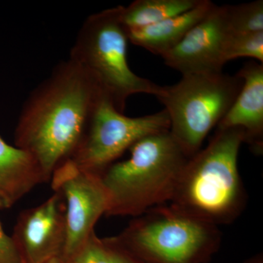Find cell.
I'll use <instances>...</instances> for the list:
<instances>
[{
  "mask_svg": "<svg viewBox=\"0 0 263 263\" xmlns=\"http://www.w3.org/2000/svg\"><path fill=\"white\" fill-rule=\"evenodd\" d=\"M70 263H110V253L105 238H99L95 232Z\"/></svg>",
  "mask_w": 263,
  "mask_h": 263,
  "instance_id": "cell-17",
  "label": "cell"
},
{
  "mask_svg": "<svg viewBox=\"0 0 263 263\" xmlns=\"http://www.w3.org/2000/svg\"><path fill=\"white\" fill-rule=\"evenodd\" d=\"M214 3L201 0L193 9L142 28L127 29L129 42L162 57L183 38L214 8Z\"/></svg>",
  "mask_w": 263,
  "mask_h": 263,
  "instance_id": "cell-13",
  "label": "cell"
},
{
  "mask_svg": "<svg viewBox=\"0 0 263 263\" xmlns=\"http://www.w3.org/2000/svg\"><path fill=\"white\" fill-rule=\"evenodd\" d=\"M12 238L23 263L60 258L66 239L65 204L53 192L46 201L19 214Z\"/></svg>",
  "mask_w": 263,
  "mask_h": 263,
  "instance_id": "cell-10",
  "label": "cell"
},
{
  "mask_svg": "<svg viewBox=\"0 0 263 263\" xmlns=\"http://www.w3.org/2000/svg\"><path fill=\"white\" fill-rule=\"evenodd\" d=\"M224 7L227 19L232 32H262V0H257L238 5H226Z\"/></svg>",
  "mask_w": 263,
  "mask_h": 263,
  "instance_id": "cell-15",
  "label": "cell"
},
{
  "mask_svg": "<svg viewBox=\"0 0 263 263\" xmlns=\"http://www.w3.org/2000/svg\"><path fill=\"white\" fill-rule=\"evenodd\" d=\"M117 238L143 263H208L219 251L221 233L164 204L134 217Z\"/></svg>",
  "mask_w": 263,
  "mask_h": 263,
  "instance_id": "cell-5",
  "label": "cell"
},
{
  "mask_svg": "<svg viewBox=\"0 0 263 263\" xmlns=\"http://www.w3.org/2000/svg\"><path fill=\"white\" fill-rule=\"evenodd\" d=\"M243 263H263L262 254H257L246 260Z\"/></svg>",
  "mask_w": 263,
  "mask_h": 263,
  "instance_id": "cell-20",
  "label": "cell"
},
{
  "mask_svg": "<svg viewBox=\"0 0 263 263\" xmlns=\"http://www.w3.org/2000/svg\"><path fill=\"white\" fill-rule=\"evenodd\" d=\"M129 150V158L114 162L101 175L106 216L137 217L168 204L190 159L169 131L145 137Z\"/></svg>",
  "mask_w": 263,
  "mask_h": 263,
  "instance_id": "cell-3",
  "label": "cell"
},
{
  "mask_svg": "<svg viewBox=\"0 0 263 263\" xmlns=\"http://www.w3.org/2000/svg\"><path fill=\"white\" fill-rule=\"evenodd\" d=\"M230 30L226 7L214 5L182 41L162 55L166 65L183 75L222 72Z\"/></svg>",
  "mask_w": 263,
  "mask_h": 263,
  "instance_id": "cell-9",
  "label": "cell"
},
{
  "mask_svg": "<svg viewBox=\"0 0 263 263\" xmlns=\"http://www.w3.org/2000/svg\"><path fill=\"white\" fill-rule=\"evenodd\" d=\"M201 0H136L127 7L119 6L126 29L147 27L176 16L200 4Z\"/></svg>",
  "mask_w": 263,
  "mask_h": 263,
  "instance_id": "cell-14",
  "label": "cell"
},
{
  "mask_svg": "<svg viewBox=\"0 0 263 263\" xmlns=\"http://www.w3.org/2000/svg\"><path fill=\"white\" fill-rule=\"evenodd\" d=\"M236 75L243 81L231 108L216 129L239 128L245 143L255 155L263 152V65L257 62L246 64Z\"/></svg>",
  "mask_w": 263,
  "mask_h": 263,
  "instance_id": "cell-11",
  "label": "cell"
},
{
  "mask_svg": "<svg viewBox=\"0 0 263 263\" xmlns=\"http://www.w3.org/2000/svg\"><path fill=\"white\" fill-rule=\"evenodd\" d=\"M110 253V263H143L127 250L117 236L105 238Z\"/></svg>",
  "mask_w": 263,
  "mask_h": 263,
  "instance_id": "cell-19",
  "label": "cell"
},
{
  "mask_svg": "<svg viewBox=\"0 0 263 263\" xmlns=\"http://www.w3.org/2000/svg\"><path fill=\"white\" fill-rule=\"evenodd\" d=\"M46 263H59V258L52 259Z\"/></svg>",
  "mask_w": 263,
  "mask_h": 263,
  "instance_id": "cell-21",
  "label": "cell"
},
{
  "mask_svg": "<svg viewBox=\"0 0 263 263\" xmlns=\"http://www.w3.org/2000/svg\"><path fill=\"white\" fill-rule=\"evenodd\" d=\"M53 192L65 204L66 239L60 259L70 263L95 233L100 218L106 214L108 200L101 176L79 168L71 160L62 162L52 174Z\"/></svg>",
  "mask_w": 263,
  "mask_h": 263,
  "instance_id": "cell-8",
  "label": "cell"
},
{
  "mask_svg": "<svg viewBox=\"0 0 263 263\" xmlns=\"http://www.w3.org/2000/svg\"><path fill=\"white\" fill-rule=\"evenodd\" d=\"M243 143L239 128L216 129L207 146L185 164L170 206L218 227L237 220L247 203L238 164Z\"/></svg>",
  "mask_w": 263,
  "mask_h": 263,
  "instance_id": "cell-2",
  "label": "cell"
},
{
  "mask_svg": "<svg viewBox=\"0 0 263 263\" xmlns=\"http://www.w3.org/2000/svg\"><path fill=\"white\" fill-rule=\"evenodd\" d=\"M59 263H66V262H61V261L60 260V259H59Z\"/></svg>",
  "mask_w": 263,
  "mask_h": 263,
  "instance_id": "cell-22",
  "label": "cell"
},
{
  "mask_svg": "<svg viewBox=\"0 0 263 263\" xmlns=\"http://www.w3.org/2000/svg\"><path fill=\"white\" fill-rule=\"evenodd\" d=\"M235 74L183 75L177 84L162 86L157 98L170 118L169 132L188 157L200 149L209 133L217 127L243 87Z\"/></svg>",
  "mask_w": 263,
  "mask_h": 263,
  "instance_id": "cell-6",
  "label": "cell"
},
{
  "mask_svg": "<svg viewBox=\"0 0 263 263\" xmlns=\"http://www.w3.org/2000/svg\"><path fill=\"white\" fill-rule=\"evenodd\" d=\"M0 263H23L11 236L5 233L0 222Z\"/></svg>",
  "mask_w": 263,
  "mask_h": 263,
  "instance_id": "cell-18",
  "label": "cell"
},
{
  "mask_svg": "<svg viewBox=\"0 0 263 263\" xmlns=\"http://www.w3.org/2000/svg\"><path fill=\"white\" fill-rule=\"evenodd\" d=\"M164 109L141 117H128L101 94L82 139L70 160L83 171L100 175L136 142L169 131Z\"/></svg>",
  "mask_w": 263,
  "mask_h": 263,
  "instance_id": "cell-7",
  "label": "cell"
},
{
  "mask_svg": "<svg viewBox=\"0 0 263 263\" xmlns=\"http://www.w3.org/2000/svg\"><path fill=\"white\" fill-rule=\"evenodd\" d=\"M128 42L120 8L116 7L85 20L69 58L80 66L121 113H124L131 95L148 94L157 98L162 90V86L131 70L127 61Z\"/></svg>",
  "mask_w": 263,
  "mask_h": 263,
  "instance_id": "cell-4",
  "label": "cell"
},
{
  "mask_svg": "<svg viewBox=\"0 0 263 263\" xmlns=\"http://www.w3.org/2000/svg\"><path fill=\"white\" fill-rule=\"evenodd\" d=\"M48 182L42 168L27 151L0 136V210L9 209L38 185Z\"/></svg>",
  "mask_w": 263,
  "mask_h": 263,
  "instance_id": "cell-12",
  "label": "cell"
},
{
  "mask_svg": "<svg viewBox=\"0 0 263 263\" xmlns=\"http://www.w3.org/2000/svg\"><path fill=\"white\" fill-rule=\"evenodd\" d=\"M101 92L69 59L31 93L15 130V146L37 161L48 181L70 160L84 136Z\"/></svg>",
  "mask_w": 263,
  "mask_h": 263,
  "instance_id": "cell-1",
  "label": "cell"
},
{
  "mask_svg": "<svg viewBox=\"0 0 263 263\" xmlns=\"http://www.w3.org/2000/svg\"><path fill=\"white\" fill-rule=\"evenodd\" d=\"M248 57L263 64L262 32L235 33L232 32L226 51V62L235 59Z\"/></svg>",
  "mask_w": 263,
  "mask_h": 263,
  "instance_id": "cell-16",
  "label": "cell"
}]
</instances>
